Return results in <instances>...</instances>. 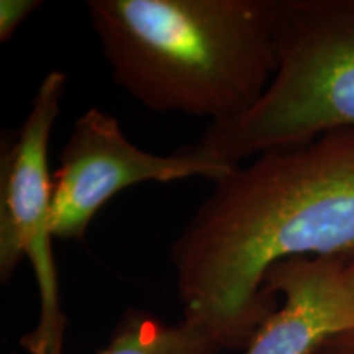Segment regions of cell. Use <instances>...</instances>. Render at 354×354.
<instances>
[{"instance_id": "1", "label": "cell", "mask_w": 354, "mask_h": 354, "mask_svg": "<svg viewBox=\"0 0 354 354\" xmlns=\"http://www.w3.org/2000/svg\"><path fill=\"white\" fill-rule=\"evenodd\" d=\"M297 256L354 261V128L261 153L214 183L171 248L184 320L245 349L277 310L266 274Z\"/></svg>"}, {"instance_id": "2", "label": "cell", "mask_w": 354, "mask_h": 354, "mask_svg": "<svg viewBox=\"0 0 354 354\" xmlns=\"http://www.w3.org/2000/svg\"><path fill=\"white\" fill-rule=\"evenodd\" d=\"M113 81L156 113L228 123L279 66L274 0H88Z\"/></svg>"}, {"instance_id": "3", "label": "cell", "mask_w": 354, "mask_h": 354, "mask_svg": "<svg viewBox=\"0 0 354 354\" xmlns=\"http://www.w3.org/2000/svg\"><path fill=\"white\" fill-rule=\"evenodd\" d=\"M274 17L279 66L268 91L197 141L234 165L354 128V0H274Z\"/></svg>"}, {"instance_id": "4", "label": "cell", "mask_w": 354, "mask_h": 354, "mask_svg": "<svg viewBox=\"0 0 354 354\" xmlns=\"http://www.w3.org/2000/svg\"><path fill=\"white\" fill-rule=\"evenodd\" d=\"M66 84L63 71L44 76L20 131L0 158V281H10L28 258L41 300L38 326L21 339L28 354H63L68 323L51 250L55 179L48 171V145Z\"/></svg>"}, {"instance_id": "5", "label": "cell", "mask_w": 354, "mask_h": 354, "mask_svg": "<svg viewBox=\"0 0 354 354\" xmlns=\"http://www.w3.org/2000/svg\"><path fill=\"white\" fill-rule=\"evenodd\" d=\"M238 167L197 143L171 154L149 153L123 135L113 115L88 109L74 123L53 176V236L82 240L97 212L136 184L174 183L189 177L216 183Z\"/></svg>"}, {"instance_id": "6", "label": "cell", "mask_w": 354, "mask_h": 354, "mask_svg": "<svg viewBox=\"0 0 354 354\" xmlns=\"http://www.w3.org/2000/svg\"><path fill=\"white\" fill-rule=\"evenodd\" d=\"M346 261L297 256L279 261L264 277L284 304L256 331L243 354H317L335 336L354 330V297Z\"/></svg>"}, {"instance_id": "7", "label": "cell", "mask_w": 354, "mask_h": 354, "mask_svg": "<svg viewBox=\"0 0 354 354\" xmlns=\"http://www.w3.org/2000/svg\"><path fill=\"white\" fill-rule=\"evenodd\" d=\"M221 343L197 323L169 325L145 312H130L99 354H218Z\"/></svg>"}, {"instance_id": "8", "label": "cell", "mask_w": 354, "mask_h": 354, "mask_svg": "<svg viewBox=\"0 0 354 354\" xmlns=\"http://www.w3.org/2000/svg\"><path fill=\"white\" fill-rule=\"evenodd\" d=\"M41 6L38 0H0V41H8L17 28Z\"/></svg>"}, {"instance_id": "9", "label": "cell", "mask_w": 354, "mask_h": 354, "mask_svg": "<svg viewBox=\"0 0 354 354\" xmlns=\"http://www.w3.org/2000/svg\"><path fill=\"white\" fill-rule=\"evenodd\" d=\"M317 354H354V342L348 336L338 335L323 344Z\"/></svg>"}, {"instance_id": "10", "label": "cell", "mask_w": 354, "mask_h": 354, "mask_svg": "<svg viewBox=\"0 0 354 354\" xmlns=\"http://www.w3.org/2000/svg\"><path fill=\"white\" fill-rule=\"evenodd\" d=\"M344 276H346L348 287H349V290H351V294L354 297V261H351V263L346 264V268H344ZM343 335L348 336L349 339H353V342H354V330L346 331V333H343Z\"/></svg>"}]
</instances>
